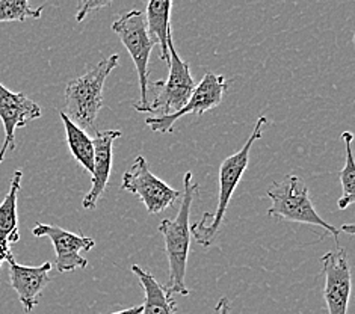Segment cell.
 <instances>
[{
	"mask_svg": "<svg viewBox=\"0 0 355 314\" xmlns=\"http://www.w3.org/2000/svg\"><path fill=\"white\" fill-rule=\"evenodd\" d=\"M266 123L268 118L260 116L254 124V129H252L248 141L245 142V146L239 151H236L234 155L228 156L221 164V166H219V188L216 207L214 211H206L198 223H193L189 227V232L193 236V239H196L201 246H206L207 248V246L212 245L219 230H221L230 200L234 191L238 189L243 173L247 171L248 168L251 148L256 143V141L261 138V132H263V127Z\"/></svg>",
	"mask_w": 355,
	"mask_h": 314,
	"instance_id": "1",
	"label": "cell"
},
{
	"mask_svg": "<svg viewBox=\"0 0 355 314\" xmlns=\"http://www.w3.org/2000/svg\"><path fill=\"white\" fill-rule=\"evenodd\" d=\"M200 189L198 183L193 182L191 171L183 175V192L179 213L174 219H164L159 224V232L165 239V251L170 265V281L166 288L173 295L188 296L189 288L186 287V266H188L191 232L189 216L193 197Z\"/></svg>",
	"mask_w": 355,
	"mask_h": 314,
	"instance_id": "2",
	"label": "cell"
},
{
	"mask_svg": "<svg viewBox=\"0 0 355 314\" xmlns=\"http://www.w3.org/2000/svg\"><path fill=\"white\" fill-rule=\"evenodd\" d=\"M120 61V55H111L89 69L80 78L69 82L65 88L64 115L83 132L94 130L97 115L103 106V89L107 76Z\"/></svg>",
	"mask_w": 355,
	"mask_h": 314,
	"instance_id": "3",
	"label": "cell"
},
{
	"mask_svg": "<svg viewBox=\"0 0 355 314\" xmlns=\"http://www.w3.org/2000/svg\"><path fill=\"white\" fill-rule=\"evenodd\" d=\"M268 197L272 201V206L268 210V216L318 227L331 234L337 246H339V236L342 233L340 228L328 224L325 219L319 216L313 207L309 188L301 177L287 174L283 177V180L274 182L268 189Z\"/></svg>",
	"mask_w": 355,
	"mask_h": 314,
	"instance_id": "4",
	"label": "cell"
},
{
	"mask_svg": "<svg viewBox=\"0 0 355 314\" xmlns=\"http://www.w3.org/2000/svg\"><path fill=\"white\" fill-rule=\"evenodd\" d=\"M112 30L121 40L123 46L128 49V52L135 64V69L138 73L141 97L139 103H135V110H139L148 105V62L150 53L156 44L155 40L148 35L146 26V17L139 10H132L123 14L121 17L112 23Z\"/></svg>",
	"mask_w": 355,
	"mask_h": 314,
	"instance_id": "5",
	"label": "cell"
},
{
	"mask_svg": "<svg viewBox=\"0 0 355 314\" xmlns=\"http://www.w3.org/2000/svg\"><path fill=\"white\" fill-rule=\"evenodd\" d=\"M170 74L165 82H156L155 88L157 89L153 101H148L146 107L139 109L138 112L160 114V116L173 115L188 103L197 83L193 80L189 65L179 53L175 52L174 42H170Z\"/></svg>",
	"mask_w": 355,
	"mask_h": 314,
	"instance_id": "6",
	"label": "cell"
},
{
	"mask_svg": "<svg viewBox=\"0 0 355 314\" xmlns=\"http://www.w3.org/2000/svg\"><path fill=\"white\" fill-rule=\"evenodd\" d=\"M121 191H129L144 202L148 215H156L170 209L182 197V192L173 189L164 180H160L150 171V166L144 156H138L124 173Z\"/></svg>",
	"mask_w": 355,
	"mask_h": 314,
	"instance_id": "7",
	"label": "cell"
},
{
	"mask_svg": "<svg viewBox=\"0 0 355 314\" xmlns=\"http://www.w3.org/2000/svg\"><path fill=\"white\" fill-rule=\"evenodd\" d=\"M228 89V80L224 76L215 73H206L205 78L193 89L188 103L179 112L166 116L147 118L146 124L155 133H171L174 123L179 121L183 115H202L218 107L223 103L225 92Z\"/></svg>",
	"mask_w": 355,
	"mask_h": 314,
	"instance_id": "8",
	"label": "cell"
},
{
	"mask_svg": "<svg viewBox=\"0 0 355 314\" xmlns=\"http://www.w3.org/2000/svg\"><path fill=\"white\" fill-rule=\"evenodd\" d=\"M324 277L327 314H348L351 296V268L345 248L336 246L320 259Z\"/></svg>",
	"mask_w": 355,
	"mask_h": 314,
	"instance_id": "9",
	"label": "cell"
},
{
	"mask_svg": "<svg viewBox=\"0 0 355 314\" xmlns=\"http://www.w3.org/2000/svg\"><path fill=\"white\" fill-rule=\"evenodd\" d=\"M32 234L35 237H49L52 241L56 252L55 268L58 272L65 274L88 268V260L82 256V252L94 248L96 242L92 237L76 234L61 227L47 224H37L32 228Z\"/></svg>",
	"mask_w": 355,
	"mask_h": 314,
	"instance_id": "10",
	"label": "cell"
},
{
	"mask_svg": "<svg viewBox=\"0 0 355 314\" xmlns=\"http://www.w3.org/2000/svg\"><path fill=\"white\" fill-rule=\"evenodd\" d=\"M43 115L41 107L23 92H12L0 83V120L3 124L5 141L0 148V164L8 151L15 150V130L28 125Z\"/></svg>",
	"mask_w": 355,
	"mask_h": 314,
	"instance_id": "11",
	"label": "cell"
},
{
	"mask_svg": "<svg viewBox=\"0 0 355 314\" xmlns=\"http://www.w3.org/2000/svg\"><path fill=\"white\" fill-rule=\"evenodd\" d=\"M6 261L10 265V284L19 296L24 313L29 314L37 307L41 293L50 283L53 265L46 261L41 266H23L14 260L12 254L6 257Z\"/></svg>",
	"mask_w": 355,
	"mask_h": 314,
	"instance_id": "12",
	"label": "cell"
},
{
	"mask_svg": "<svg viewBox=\"0 0 355 314\" xmlns=\"http://www.w3.org/2000/svg\"><path fill=\"white\" fill-rule=\"evenodd\" d=\"M121 137V130H105L97 132L92 139L94 146V171H92V184L89 192L82 201L83 209L94 210L98 200L103 197L107 188L109 177H111L114 142Z\"/></svg>",
	"mask_w": 355,
	"mask_h": 314,
	"instance_id": "13",
	"label": "cell"
},
{
	"mask_svg": "<svg viewBox=\"0 0 355 314\" xmlns=\"http://www.w3.org/2000/svg\"><path fill=\"white\" fill-rule=\"evenodd\" d=\"M171 8L170 0H151L147 3L146 26L148 35L160 46V58L170 64V42L173 41L171 33Z\"/></svg>",
	"mask_w": 355,
	"mask_h": 314,
	"instance_id": "14",
	"label": "cell"
},
{
	"mask_svg": "<svg viewBox=\"0 0 355 314\" xmlns=\"http://www.w3.org/2000/svg\"><path fill=\"white\" fill-rule=\"evenodd\" d=\"M132 272L137 275L144 288V305L141 314H175L177 307L173 299V293L168 290L166 286L160 284L155 275L144 270L138 265L132 266Z\"/></svg>",
	"mask_w": 355,
	"mask_h": 314,
	"instance_id": "15",
	"label": "cell"
},
{
	"mask_svg": "<svg viewBox=\"0 0 355 314\" xmlns=\"http://www.w3.org/2000/svg\"><path fill=\"white\" fill-rule=\"evenodd\" d=\"M23 173L17 169L11 178V186L6 197L0 202V242L11 246L20 241L19 216H17V200L21 188Z\"/></svg>",
	"mask_w": 355,
	"mask_h": 314,
	"instance_id": "16",
	"label": "cell"
},
{
	"mask_svg": "<svg viewBox=\"0 0 355 314\" xmlns=\"http://www.w3.org/2000/svg\"><path fill=\"white\" fill-rule=\"evenodd\" d=\"M59 116L64 123L67 143H69L73 157L78 160L88 174L92 175V171H94V146H92V139L88 137L87 132H83L78 125L73 124L64 115L62 110L59 112Z\"/></svg>",
	"mask_w": 355,
	"mask_h": 314,
	"instance_id": "17",
	"label": "cell"
},
{
	"mask_svg": "<svg viewBox=\"0 0 355 314\" xmlns=\"http://www.w3.org/2000/svg\"><path fill=\"white\" fill-rule=\"evenodd\" d=\"M342 141L345 143V166L340 171V183H342V197L337 202L340 210L348 209L355 200V165L352 155V141L354 137L351 132L342 133Z\"/></svg>",
	"mask_w": 355,
	"mask_h": 314,
	"instance_id": "18",
	"label": "cell"
},
{
	"mask_svg": "<svg viewBox=\"0 0 355 314\" xmlns=\"http://www.w3.org/2000/svg\"><path fill=\"white\" fill-rule=\"evenodd\" d=\"M44 6L32 8L26 0H0V23L19 21L28 19H40Z\"/></svg>",
	"mask_w": 355,
	"mask_h": 314,
	"instance_id": "19",
	"label": "cell"
},
{
	"mask_svg": "<svg viewBox=\"0 0 355 314\" xmlns=\"http://www.w3.org/2000/svg\"><path fill=\"white\" fill-rule=\"evenodd\" d=\"M109 5H111L109 2H82L80 6H79V10H78V14H76V20L83 21V20H85V17L88 14H91L92 11L101 10V8H106Z\"/></svg>",
	"mask_w": 355,
	"mask_h": 314,
	"instance_id": "20",
	"label": "cell"
},
{
	"mask_svg": "<svg viewBox=\"0 0 355 314\" xmlns=\"http://www.w3.org/2000/svg\"><path fill=\"white\" fill-rule=\"evenodd\" d=\"M215 313L216 314H230V301H228V298H225L224 296V298L218 301Z\"/></svg>",
	"mask_w": 355,
	"mask_h": 314,
	"instance_id": "21",
	"label": "cell"
},
{
	"mask_svg": "<svg viewBox=\"0 0 355 314\" xmlns=\"http://www.w3.org/2000/svg\"><path fill=\"white\" fill-rule=\"evenodd\" d=\"M141 313H142V305H135V307L125 308V310H121V311H115V313H111V314H141Z\"/></svg>",
	"mask_w": 355,
	"mask_h": 314,
	"instance_id": "22",
	"label": "cell"
},
{
	"mask_svg": "<svg viewBox=\"0 0 355 314\" xmlns=\"http://www.w3.org/2000/svg\"><path fill=\"white\" fill-rule=\"evenodd\" d=\"M0 252L10 254L11 252V246H6V245H3L2 242H0Z\"/></svg>",
	"mask_w": 355,
	"mask_h": 314,
	"instance_id": "23",
	"label": "cell"
},
{
	"mask_svg": "<svg viewBox=\"0 0 355 314\" xmlns=\"http://www.w3.org/2000/svg\"><path fill=\"white\" fill-rule=\"evenodd\" d=\"M11 254V252H10ZM10 254H3V252H0V268H2V263L6 260V257L10 256Z\"/></svg>",
	"mask_w": 355,
	"mask_h": 314,
	"instance_id": "24",
	"label": "cell"
}]
</instances>
